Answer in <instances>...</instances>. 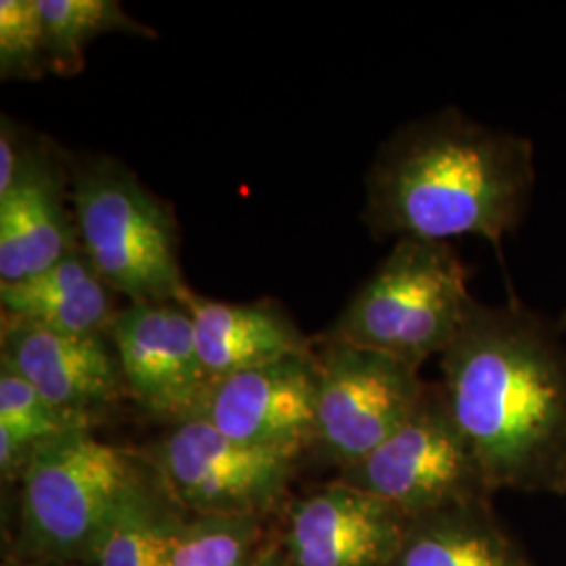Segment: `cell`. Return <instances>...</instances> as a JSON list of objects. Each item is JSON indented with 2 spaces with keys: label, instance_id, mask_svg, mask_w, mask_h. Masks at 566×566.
<instances>
[{
  "label": "cell",
  "instance_id": "cell-1",
  "mask_svg": "<svg viewBox=\"0 0 566 566\" xmlns=\"http://www.w3.org/2000/svg\"><path fill=\"white\" fill-rule=\"evenodd\" d=\"M516 298L474 301L441 355L449 411L489 489H566V343Z\"/></svg>",
  "mask_w": 566,
  "mask_h": 566
},
{
  "label": "cell",
  "instance_id": "cell-21",
  "mask_svg": "<svg viewBox=\"0 0 566 566\" xmlns=\"http://www.w3.org/2000/svg\"><path fill=\"white\" fill-rule=\"evenodd\" d=\"M0 426L18 432L28 443L39 447L46 439L82 424L63 418L20 374L0 365Z\"/></svg>",
  "mask_w": 566,
  "mask_h": 566
},
{
  "label": "cell",
  "instance_id": "cell-12",
  "mask_svg": "<svg viewBox=\"0 0 566 566\" xmlns=\"http://www.w3.org/2000/svg\"><path fill=\"white\" fill-rule=\"evenodd\" d=\"M67 185L70 160L30 143L18 181L0 196V283L39 275L81 248Z\"/></svg>",
  "mask_w": 566,
  "mask_h": 566
},
{
  "label": "cell",
  "instance_id": "cell-16",
  "mask_svg": "<svg viewBox=\"0 0 566 566\" xmlns=\"http://www.w3.org/2000/svg\"><path fill=\"white\" fill-rule=\"evenodd\" d=\"M166 489V486H160ZM154 489L143 476L118 507L93 552L97 566H170L181 542L185 523L170 507V495Z\"/></svg>",
  "mask_w": 566,
  "mask_h": 566
},
{
  "label": "cell",
  "instance_id": "cell-13",
  "mask_svg": "<svg viewBox=\"0 0 566 566\" xmlns=\"http://www.w3.org/2000/svg\"><path fill=\"white\" fill-rule=\"evenodd\" d=\"M403 537L395 507L343 481L292 507L287 566H390Z\"/></svg>",
  "mask_w": 566,
  "mask_h": 566
},
{
  "label": "cell",
  "instance_id": "cell-18",
  "mask_svg": "<svg viewBox=\"0 0 566 566\" xmlns=\"http://www.w3.org/2000/svg\"><path fill=\"white\" fill-rule=\"evenodd\" d=\"M390 566H526L506 539L476 521H434L405 535Z\"/></svg>",
  "mask_w": 566,
  "mask_h": 566
},
{
  "label": "cell",
  "instance_id": "cell-3",
  "mask_svg": "<svg viewBox=\"0 0 566 566\" xmlns=\"http://www.w3.org/2000/svg\"><path fill=\"white\" fill-rule=\"evenodd\" d=\"M468 282L470 273L451 243L397 240L322 343L378 350L420 369L460 334L476 301Z\"/></svg>",
  "mask_w": 566,
  "mask_h": 566
},
{
  "label": "cell",
  "instance_id": "cell-17",
  "mask_svg": "<svg viewBox=\"0 0 566 566\" xmlns=\"http://www.w3.org/2000/svg\"><path fill=\"white\" fill-rule=\"evenodd\" d=\"M49 70L57 76H76L88 44L105 34H149L145 23L133 20L118 0H39Z\"/></svg>",
  "mask_w": 566,
  "mask_h": 566
},
{
  "label": "cell",
  "instance_id": "cell-10",
  "mask_svg": "<svg viewBox=\"0 0 566 566\" xmlns=\"http://www.w3.org/2000/svg\"><path fill=\"white\" fill-rule=\"evenodd\" d=\"M317 390V355H290L214 382L200 418L240 446L298 458L315 443Z\"/></svg>",
  "mask_w": 566,
  "mask_h": 566
},
{
  "label": "cell",
  "instance_id": "cell-7",
  "mask_svg": "<svg viewBox=\"0 0 566 566\" xmlns=\"http://www.w3.org/2000/svg\"><path fill=\"white\" fill-rule=\"evenodd\" d=\"M317 359L315 446L344 468L385 446L424 399L418 369L378 350L324 343Z\"/></svg>",
  "mask_w": 566,
  "mask_h": 566
},
{
  "label": "cell",
  "instance_id": "cell-14",
  "mask_svg": "<svg viewBox=\"0 0 566 566\" xmlns=\"http://www.w3.org/2000/svg\"><path fill=\"white\" fill-rule=\"evenodd\" d=\"M179 303L193 319L200 359L212 382L313 350L282 304L219 303L191 290Z\"/></svg>",
  "mask_w": 566,
  "mask_h": 566
},
{
  "label": "cell",
  "instance_id": "cell-11",
  "mask_svg": "<svg viewBox=\"0 0 566 566\" xmlns=\"http://www.w3.org/2000/svg\"><path fill=\"white\" fill-rule=\"evenodd\" d=\"M0 361L76 424L91 426L128 392L107 334H63L2 317Z\"/></svg>",
  "mask_w": 566,
  "mask_h": 566
},
{
  "label": "cell",
  "instance_id": "cell-8",
  "mask_svg": "<svg viewBox=\"0 0 566 566\" xmlns=\"http://www.w3.org/2000/svg\"><path fill=\"white\" fill-rule=\"evenodd\" d=\"M294 462L240 446L202 418L175 426L151 455L172 502L202 516H256L280 497Z\"/></svg>",
  "mask_w": 566,
  "mask_h": 566
},
{
  "label": "cell",
  "instance_id": "cell-15",
  "mask_svg": "<svg viewBox=\"0 0 566 566\" xmlns=\"http://www.w3.org/2000/svg\"><path fill=\"white\" fill-rule=\"evenodd\" d=\"M2 317L42 325L63 334H107L114 322L116 292L103 282L82 248L39 275L0 283Z\"/></svg>",
  "mask_w": 566,
  "mask_h": 566
},
{
  "label": "cell",
  "instance_id": "cell-2",
  "mask_svg": "<svg viewBox=\"0 0 566 566\" xmlns=\"http://www.w3.org/2000/svg\"><path fill=\"white\" fill-rule=\"evenodd\" d=\"M537 182L535 143L441 107L407 122L365 172L361 219L376 240L502 243L525 223Z\"/></svg>",
  "mask_w": 566,
  "mask_h": 566
},
{
  "label": "cell",
  "instance_id": "cell-6",
  "mask_svg": "<svg viewBox=\"0 0 566 566\" xmlns=\"http://www.w3.org/2000/svg\"><path fill=\"white\" fill-rule=\"evenodd\" d=\"M344 483L380 497L401 516L462 507L476 491L489 489L449 411L443 386H428L401 430L361 462L344 468Z\"/></svg>",
  "mask_w": 566,
  "mask_h": 566
},
{
  "label": "cell",
  "instance_id": "cell-5",
  "mask_svg": "<svg viewBox=\"0 0 566 566\" xmlns=\"http://www.w3.org/2000/svg\"><path fill=\"white\" fill-rule=\"evenodd\" d=\"M139 464L78 426L36 447L23 472V533L49 556H93L103 526L142 481Z\"/></svg>",
  "mask_w": 566,
  "mask_h": 566
},
{
  "label": "cell",
  "instance_id": "cell-4",
  "mask_svg": "<svg viewBox=\"0 0 566 566\" xmlns=\"http://www.w3.org/2000/svg\"><path fill=\"white\" fill-rule=\"evenodd\" d=\"M78 242L116 294L133 304L179 303L189 290L172 210L118 158H70Z\"/></svg>",
  "mask_w": 566,
  "mask_h": 566
},
{
  "label": "cell",
  "instance_id": "cell-22",
  "mask_svg": "<svg viewBox=\"0 0 566 566\" xmlns=\"http://www.w3.org/2000/svg\"><path fill=\"white\" fill-rule=\"evenodd\" d=\"M30 142L18 130V124L2 114L0 118V196L7 193L20 177Z\"/></svg>",
  "mask_w": 566,
  "mask_h": 566
},
{
  "label": "cell",
  "instance_id": "cell-24",
  "mask_svg": "<svg viewBox=\"0 0 566 566\" xmlns=\"http://www.w3.org/2000/svg\"><path fill=\"white\" fill-rule=\"evenodd\" d=\"M560 329H563V332H566V308H565V313H563V322H560Z\"/></svg>",
  "mask_w": 566,
  "mask_h": 566
},
{
  "label": "cell",
  "instance_id": "cell-9",
  "mask_svg": "<svg viewBox=\"0 0 566 566\" xmlns=\"http://www.w3.org/2000/svg\"><path fill=\"white\" fill-rule=\"evenodd\" d=\"M128 395L175 426L198 420L212 390L181 303H139L120 308L107 329Z\"/></svg>",
  "mask_w": 566,
  "mask_h": 566
},
{
  "label": "cell",
  "instance_id": "cell-19",
  "mask_svg": "<svg viewBox=\"0 0 566 566\" xmlns=\"http://www.w3.org/2000/svg\"><path fill=\"white\" fill-rule=\"evenodd\" d=\"M256 516H200L185 525L170 566H254Z\"/></svg>",
  "mask_w": 566,
  "mask_h": 566
},
{
  "label": "cell",
  "instance_id": "cell-23",
  "mask_svg": "<svg viewBox=\"0 0 566 566\" xmlns=\"http://www.w3.org/2000/svg\"><path fill=\"white\" fill-rule=\"evenodd\" d=\"M254 566H287V558H285L283 554H280L277 549H273V552L263 554Z\"/></svg>",
  "mask_w": 566,
  "mask_h": 566
},
{
  "label": "cell",
  "instance_id": "cell-20",
  "mask_svg": "<svg viewBox=\"0 0 566 566\" xmlns=\"http://www.w3.org/2000/svg\"><path fill=\"white\" fill-rule=\"evenodd\" d=\"M46 32L39 0L0 2V76L36 81L49 74Z\"/></svg>",
  "mask_w": 566,
  "mask_h": 566
}]
</instances>
